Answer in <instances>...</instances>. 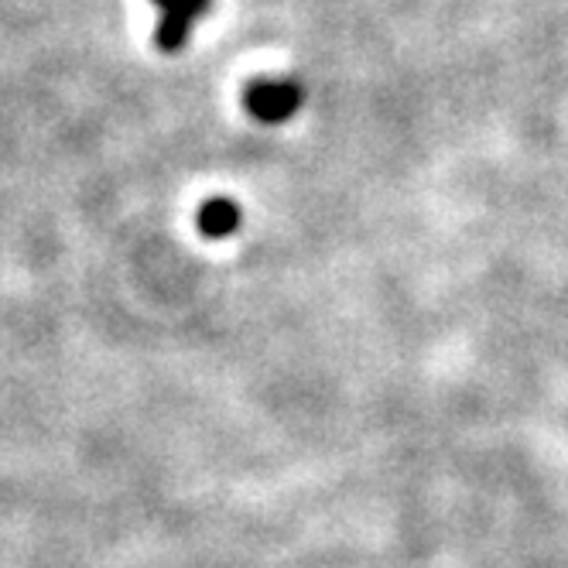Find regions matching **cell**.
I'll return each mask as SVG.
<instances>
[{
    "instance_id": "1",
    "label": "cell",
    "mask_w": 568,
    "mask_h": 568,
    "mask_svg": "<svg viewBox=\"0 0 568 568\" xmlns=\"http://www.w3.org/2000/svg\"><path fill=\"white\" fill-rule=\"evenodd\" d=\"M305 103V90L298 79H288V75H264V79H254L243 93V106L247 113L257 120V124H284V120H292Z\"/></svg>"
},
{
    "instance_id": "2",
    "label": "cell",
    "mask_w": 568,
    "mask_h": 568,
    "mask_svg": "<svg viewBox=\"0 0 568 568\" xmlns=\"http://www.w3.org/2000/svg\"><path fill=\"white\" fill-rule=\"evenodd\" d=\"M158 8V24H154V42L161 52H179L192 38L195 24L210 14L213 0H151Z\"/></svg>"
},
{
    "instance_id": "3",
    "label": "cell",
    "mask_w": 568,
    "mask_h": 568,
    "mask_svg": "<svg viewBox=\"0 0 568 568\" xmlns=\"http://www.w3.org/2000/svg\"><path fill=\"white\" fill-rule=\"evenodd\" d=\"M240 230V206L233 199H210L206 206L199 210V233L210 240H226Z\"/></svg>"
}]
</instances>
